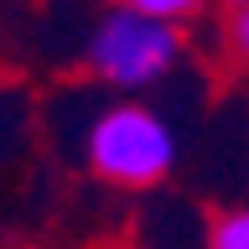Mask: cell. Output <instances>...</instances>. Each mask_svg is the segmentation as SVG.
<instances>
[{"label":"cell","mask_w":249,"mask_h":249,"mask_svg":"<svg viewBox=\"0 0 249 249\" xmlns=\"http://www.w3.org/2000/svg\"><path fill=\"white\" fill-rule=\"evenodd\" d=\"M202 249H249V213L244 208H218L208 218Z\"/></svg>","instance_id":"277c9868"},{"label":"cell","mask_w":249,"mask_h":249,"mask_svg":"<svg viewBox=\"0 0 249 249\" xmlns=\"http://www.w3.org/2000/svg\"><path fill=\"white\" fill-rule=\"evenodd\" d=\"M182 57H187L182 26H161V21L114 11V5L93 21L89 42H83V73L114 89L120 99H140V93L161 89L182 68Z\"/></svg>","instance_id":"7a4b0ae2"},{"label":"cell","mask_w":249,"mask_h":249,"mask_svg":"<svg viewBox=\"0 0 249 249\" xmlns=\"http://www.w3.org/2000/svg\"><path fill=\"white\" fill-rule=\"evenodd\" d=\"M177 130L145 99H109L83 124V166L120 192H151L177 171Z\"/></svg>","instance_id":"6da1fadb"},{"label":"cell","mask_w":249,"mask_h":249,"mask_svg":"<svg viewBox=\"0 0 249 249\" xmlns=\"http://www.w3.org/2000/svg\"><path fill=\"white\" fill-rule=\"evenodd\" d=\"M114 11H130V16H145V21L187 31V21H197L208 11V0H114Z\"/></svg>","instance_id":"3957f363"},{"label":"cell","mask_w":249,"mask_h":249,"mask_svg":"<svg viewBox=\"0 0 249 249\" xmlns=\"http://www.w3.org/2000/svg\"><path fill=\"white\" fill-rule=\"evenodd\" d=\"M213 5H223V11H249V0H213Z\"/></svg>","instance_id":"5b68a950"}]
</instances>
